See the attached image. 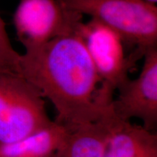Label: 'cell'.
Returning a JSON list of instances; mask_svg holds the SVG:
<instances>
[{
    "label": "cell",
    "instance_id": "obj_1",
    "mask_svg": "<svg viewBox=\"0 0 157 157\" xmlns=\"http://www.w3.org/2000/svg\"><path fill=\"white\" fill-rule=\"evenodd\" d=\"M25 50L20 74L52 103L56 122L71 129L112 111L114 97L103 88L78 29Z\"/></svg>",
    "mask_w": 157,
    "mask_h": 157
},
{
    "label": "cell",
    "instance_id": "obj_2",
    "mask_svg": "<svg viewBox=\"0 0 157 157\" xmlns=\"http://www.w3.org/2000/svg\"><path fill=\"white\" fill-rule=\"evenodd\" d=\"M115 31L124 44L145 54L157 43V7L145 0H60Z\"/></svg>",
    "mask_w": 157,
    "mask_h": 157
},
{
    "label": "cell",
    "instance_id": "obj_3",
    "mask_svg": "<svg viewBox=\"0 0 157 157\" xmlns=\"http://www.w3.org/2000/svg\"><path fill=\"white\" fill-rule=\"evenodd\" d=\"M52 122L36 87L19 74H0V145L24 138Z\"/></svg>",
    "mask_w": 157,
    "mask_h": 157
},
{
    "label": "cell",
    "instance_id": "obj_4",
    "mask_svg": "<svg viewBox=\"0 0 157 157\" xmlns=\"http://www.w3.org/2000/svg\"><path fill=\"white\" fill-rule=\"evenodd\" d=\"M78 32L91 58L103 87L114 95L118 87L129 78V72L138 59L143 57L136 50L127 56L121 37L97 20L82 22Z\"/></svg>",
    "mask_w": 157,
    "mask_h": 157
},
{
    "label": "cell",
    "instance_id": "obj_5",
    "mask_svg": "<svg viewBox=\"0 0 157 157\" xmlns=\"http://www.w3.org/2000/svg\"><path fill=\"white\" fill-rule=\"evenodd\" d=\"M82 16L60 0H21L13 20L20 42L27 49L76 31Z\"/></svg>",
    "mask_w": 157,
    "mask_h": 157
},
{
    "label": "cell",
    "instance_id": "obj_6",
    "mask_svg": "<svg viewBox=\"0 0 157 157\" xmlns=\"http://www.w3.org/2000/svg\"><path fill=\"white\" fill-rule=\"evenodd\" d=\"M143 58L139 76L129 78L118 87L111 107L119 119H137L144 128L153 131L157 124V47L148 49Z\"/></svg>",
    "mask_w": 157,
    "mask_h": 157
},
{
    "label": "cell",
    "instance_id": "obj_7",
    "mask_svg": "<svg viewBox=\"0 0 157 157\" xmlns=\"http://www.w3.org/2000/svg\"><path fill=\"white\" fill-rule=\"evenodd\" d=\"M114 117L111 111L95 122L68 129L53 157H105Z\"/></svg>",
    "mask_w": 157,
    "mask_h": 157
},
{
    "label": "cell",
    "instance_id": "obj_8",
    "mask_svg": "<svg viewBox=\"0 0 157 157\" xmlns=\"http://www.w3.org/2000/svg\"><path fill=\"white\" fill-rule=\"evenodd\" d=\"M105 157H157V135L142 125L115 116Z\"/></svg>",
    "mask_w": 157,
    "mask_h": 157
},
{
    "label": "cell",
    "instance_id": "obj_9",
    "mask_svg": "<svg viewBox=\"0 0 157 157\" xmlns=\"http://www.w3.org/2000/svg\"><path fill=\"white\" fill-rule=\"evenodd\" d=\"M68 129L53 122L15 142L0 145V157H53Z\"/></svg>",
    "mask_w": 157,
    "mask_h": 157
},
{
    "label": "cell",
    "instance_id": "obj_10",
    "mask_svg": "<svg viewBox=\"0 0 157 157\" xmlns=\"http://www.w3.org/2000/svg\"><path fill=\"white\" fill-rule=\"evenodd\" d=\"M21 54L13 48L5 24L0 15V70L5 74H20Z\"/></svg>",
    "mask_w": 157,
    "mask_h": 157
},
{
    "label": "cell",
    "instance_id": "obj_11",
    "mask_svg": "<svg viewBox=\"0 0 157 157\" xmlns=\"http://www.w3.org/2000/svg\"><path fill=\"white\" fill-rule=\"evenodd\" d=\"M145 1H146L147 2L152 4V5H156V4L157 2V0H145Z\"/></svg>",
    "mask_w": 157,
    "mask_h": 157
},
{
    "label": "cell",
    "instance_id": "obj_12",
    "mask_svg": "<svg viewBox=\"0 0 157 157\" xmlns=\"http://www.w3.org/2000/svg\"><path fill=\"white\" fill-rule=\"evenodd\" d=\"M0 74H5V73H4V72H2L1 70H0Z\"/></svg>",
    "mask_w": 157,
    "mask_h": 157
}]
</instances>
